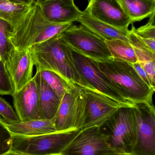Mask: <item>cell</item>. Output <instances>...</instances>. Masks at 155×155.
Here are the masks:
<instances>
[{"instance_id": "obj_5", "label": "cell", "mask_w": 155, "mask_h": 155, "mask_svg": "<svg viewBox=\"0 0 155 155\" xmlns=\"http://www.w3.org/2000/svg\"><path fill=\"white\" fill-rule=\"evenodd\" d=\"M79 131L69 130L31 137L12 135L11 151L24 155L61 154Z\"/></svg>"}, {"instance_id": "obj_13", "label": "cell", "mask_w": 155, "mask_h": 155, "mask_svg": "<svg viewBox=\"0 0 155 155\" xmlns=\"http://www.w3.org/2000/svg\"><path fill=\"white\" fill-rule=\"evenodd\" d=\"M84 12L94 19L121 30L133 23L119 0H90Z\"/></svg>"}, {"instance_id": "obj_31", "label": "cell", "mask_w": 155, "mask_h": 155, "mask_svg": "<svg viewBox=\"0 0 155 155\" xmlns=\"http://www.w3.org/2000/svg\"><path fill=\"white\" fill-rule=\"evenodd\" d=\"M2 155H24L22 154L19 153H16V152H12V151H10L7 153H5Z\"/></svg>"}, {"instance_id": "obj_18", "label": "cell", "mask_w": 155, "mask_h": 155, "mask_svg": "<svg viewBox=\"0 0 155 155\" xmlns=\"http://www.w3.org/2000/svg\"><path fill=\"white\" fill-rule=\"evenodd\" d=\"M77 21L86 27L92 32L105 40L115 39L128 42L127 36L129 30H121L89 16L84 11Z\"/></svg>"}, {"instance_id": "obj_34", "label": "cell", "mask_w": 155, "mask_h": 155, "mask_svg": "<svg viewBox=\"0 0 155 155\" xmlns=\"http://www.w3.org/2000/svg\"><path fill=\"white\" fill-rule=\"evenodd\" d=\"M61 155V154H56V155Z\"/></svg>"}, {"instance_id": "obj_7", "label": "cell", "mask_w": 155, "mask_h": 155, "mask_svg": "<svg viewBox=\"0 0 155 155\" xmlns=\"http://www.w3.org/2000/svg\"><path fill=\"white\" fill-rule=\"evenodd\" d=\"M72 51L73 59L78 71L96 91L110 97L122 106H133L134 103L121 94L115 85L100 70L95 61Z\"/></svg>"}, {"instance_id": "obj_14", "label": "cell", "mask_w": 155, "mask_h": 155, "mask_svg": "<svg viewBox=\"0 0 155 155\" xmlns=\"http://www.w3.org/2000/svg\"><path fill=\"white\" fill-rule=\"evenodd\" d=\"M12 96L14 107L20 121L42 119L38 85L35 75Z\"/></svg>"}, {"instance_id": "obj_17", "label": "cell", "mask_w": 155, "mask_h": 155, "mask_svg": "<svg viewBox=\"0 0 155 155\" xmlns=\"http://www.w3.org/2000/svg\"><path fill=\"white\" fill-rule=\"evenodd\" d=\"M38 85L39 104L42 119H54L61 103V98L42 78L35 73Z\"/></svg>"}, {"instance_id": "obj_30", "label": "cell", "mask_w": 155, "mask_h": 155, "mask_svg": "<svg viewBox=\"0 0 155 155\" xmlns=\"http://www.w3.org/2000/svg\"><path fill=\"white\" fill-rule=\"evenodd\" d=\"M12 2L21 5L30 6L33 3L34 0H9Z\"/></svg>"}, {"instance_id": "obj_27", "label": "cell", "mask_w": 155, "mask_h": 155, "mask_svg": "<svg viewBox=\"0 0 155 155\" xmlns=\"http://www.w3.org/2000/svg\"><path fill=\"white\" fill-rule=\"evenodd\" d=\"M8 26L9 24L7 22L0 19V57L2 62L10 45L7 40Z\"/></svg>"}, {"instance_id": "obj_16", "label": "cell", "mask_w": 155, "mask_h": 155, "mask_svg": "<svg viewBox=\"0 0 155 155\" xmlns=\"http://www.w3.org/2000/svg\"><path fill=\"white\" fill-rule=\"evenodd\" d=\"M5 124L11 134L15 135L35 136L57 132L54 119H37L12 123L5 122Z\"/></svg>"}, {"instance_id": "obj_22", "label": "cell", "mask_w": 155, "mask_h": 155, "mask_svg": "<svg viewBox=\"0 0 155 155\" xmlns=\"http://www.w3.org/2000/svg\"><path fill=\"white\" fill-rule=\"evenodd\" d=\"M40 75L49 86L62 99L64 94L72 88L64 80L56 74L49 71L39 72ZM75 88V87H74Z\"/></svg>"}, {"instance_id": "obj_33", "label": "cell", "mask_w": 155, "mask_h": 155, "mask_svg": "<svg viewBox=\"0 0 155 155\" xmlns=\"http://www.w3.org/2000/svg\"><path fill=\"white\" fill-rule=\"evenodd\" d=\"M107 155H126L124 154H122L118 153H112L109 154Z\"/></svg>"}, {"instance_id": "obj_1", "label": "cell", "mask_w": 155, "mask_h": 155, "mask_svg": "<svg viewBox=\"0 0 155 155\" xmlns=\"http://www.w3.org/2000/svg\"><path fill=\"white\" fill-rule=\"evenodd\" d=\"M30 50L36 73L49 71L60 76L72 88L79 86L96 91L78 71L72 49L59 35L32 46Z\"/></svg>"}, {"instance_id": "obj_24", "label": "cell", "mask_w": 155, "mask_h": 155, "mask_svg": "<svg viewBox=\"0 0 155 155\" xmlns=\"http://www.w3.org/2000/svg\"><path fill=\"white\" fill-rule=\"evenodd\" d=\"M12 136L6 127L4 120L0 116V155L11 151Z\"/></svg>"}, {"instance_id": "obj_8", "label": "cell", "mask_w": 155, "mask_h": 155, "mask_svg": "<svg viewBox=\"0 0 155 155\" xmlns=\"http://www.w3.org/2000/svg\"><path fill=\"white\" fill-rule=\"evenodd\" d=\"M136 139L131 155H155V109L153 103L137 102L132 107Z\"/></svg>"}, {"instance_id": "obj_6", "label": "cell", "mask_w": 155, "mask_h": 155, "mask_svg": "<svg viewBox=\"0 0 155 155\" xmlns=\"http://www.w3.org/2000/svg\"><path fill=\"white\" fill-rule=\"evenodd\" d=\"M72 50L97 61L112 58L105 41L81 25H72L59 35Z\"/></svg>"}, {"instance_id": "obj_11", "label": "cell", "mask_w": 155, "mask_h": 155, "mask_svg": "<svg viewBox=\"0 0 155 155\" xmlns=\"http://www.w3.org/2000/svg\"><path fill=\"white\" fill-rule=\"evenodd\" d=\"M85 95V110L80 130L94 127H100L120 107V104L93 90L84 89Z\"/></svg>"}, {"instance_id": "obj_3", "label": "cell", "mask_w": 155, "mask_h": 155, "mask_svg": "<svg viewBox=\"0 0 155 155\" xmlns=\"http://www.w3.org/2000/svg\"><path fill=\"white\" fill-rule=\"evenodd\" d=\"M96 62L100 70L126 99L134 104L140 102L153 103L155 90L145 83L131 64L113 58Z\"/></svg>"}, {"instance_id": "obj_32", "label": "cell", "mask_w": 155, "mask_h": 155, "mask_svg": "<svg viewBox=\"0 0 155 155\" xmlns=\"http://www.w3.org/2000/svg\"><path fill=\"white\" fill-rule=\"evenodd\" d=\"M46 1H48V0H34L33 3L40 5Z\"/></svg>"}, {"instance_id": "obj_23", "label": "cell", "mask_w": 155, "mask_h": 155, "mask_svg": "<svg viewBox=\"0 0 155 155\" xmlns=\"http://www.w3.org/2000/svg\"><path fill=\"white\" fill-rule=\"evenodd\" d=\"M131 31L140 39L155 40V13L150 16L147 24L137 29L132 25Z\"/></svg>"}, {"instance_id": "obj_4", "label": "cell", "mask_w": 155, "mask_h": 155, "mask_svg": "<svg viewBox=\"0 0 155 155\" xmlns=\"http://www.w3.org/2000/svg\"><path fill=\"white\" fill-rule=\"evenodd\" d=\"M112 150L118 153L131 154L136 142V129L133 108L120 107L100 127Z\"/></svg>"}, {"instance_id": "obj_28", "label": "cell", "mask_w": 155, "mask_h": 155, "mask_svg": "<svg viewBox=\"0 0 155 155\" xmlns=\"http://www.w3.org/2000/svg\"><path fill=\"white\" fill-rule=\"evenodd\" d=\"M139 63L146 72L150 79L151 85L155 89V61H151L143 63Z\"/></svg>"}, {"instance_id": "obj_29", "label": "cell", "mask_w": 155, "mask_h": 155, "mask_svg": "<svg viewBox=\"0 0 155 155\" xmlns=\"http://www.w3.org/2000/svg\"><path fill=\"white\" fill-rule=\"evenodd\" d=\"M133 65V67L134 68L135 71H136V72L138 74V75L140 76V77L142 78V79L144 81L145 83L151 88L154 89L152 87L151 85V82H150V79H149V77L147 74L146 72L145 71L144 69L143 68V66L141 65V64L138 62V61L135 63L132 64Z\"/></svg>"}, {"instance_id": "obj_20", "label": "cell", "mask_w": 155, "mask_h": 155, "mask_svg": "<svg viewBox=\"0 0 155 155\" xmlns=\"http://www.w3.org/2000/svg\"><path fill=\"white\" fill-rule=\"evenodd\" d=\"M105 41L112 58L131 64L137 61L134 49L129 42L119 39Z\"/></svg>"}, {"instance_id": "obj_25", "label": "cell", "mask_w": 155, "mask_h": 155, "mask_svg": "<svg viewBox=\"0 0 155 155\" xmlns=\"http://www.w3.org/2000/svg\"><path fill=\"white\" fill-rule=\"evenodd\" d=\"M0 115L6 123H16L20 121L12 107L2 97H0Z\"/></svg>"}, {"instance_id": "obj_26", "label": "cell", "mask_w": 155, "mask_h": 155, "mask_svg": "<svg viewBox=\"0 0 155 155\" xmlns=\"http://www.w3.org/2000/svg\"><path fill=\"white\" fill-rule=\"evenodd\" d=\"M14 93L3 62L0 60V95L12 96Z\"/></svg>"}, {"instance_id": "obj_10", "label": "cell", "mask_w": 155, "mask_h": 155, "mask_svg": "<svg viewBox=\"0 0 155 155\" xmlns=\"http://www.w3.org/2000/svg\"><path fill=\"white\" fill-rule=\"evenodd\" d=\"M114 152L100 127L80 130L61 153V155H107Z\"/></svg>"}, {"instance_id": "obj_36", "label": "cell", "mask_w": 155, "mask_h": 155, "mask_svg": "<svg viewBox=\"0 0 155 155\" xmlns=\"http://www.w3.org/2000/svg\"></svg>"}, {"instance_id": "obj_2", "label": "cell", "mask_w": 155, "mask_h": 155, "mask_svg": "<svg viewBox=\"0 0 155 155\" xmlns=\"http://www.w3.org/2000/svg\"><path fill=\"white\" fill-rule=\"evenodd\" d=\"M72 25L48 21L44 17L40 5L33 3L12 24H9L7 40L18 51L27 50L58 35Z\"/></svg>"}, {"instance_id": "obj_35", "label": "cell", "mask_w": 155, "mask_h": 155, "mask_svg": "<svg viewBox=\"0 0 155 155\" xmlns=\"http://www.w3.org/2000/svg\"><path fill=\"white\" fill-rule=\"evenodd\" d=\"M0 60H1V57H0Z\"/></svg>"}, {"instance_id": "obj_15", "label": "cell", "mask_w": 155, "mask_h": 155, "mask_svg": "<svg viewBox=\"0 0 155 155\" xmlns=\"http://www.w3.org/2000/svg\"><path fill=\"white\" fill-rule=\"evenodd\" d=\"M39 5L44 17L54 23H72L83 13L74 0H48Z\"/></svg>"}, {"instance_id": "obj_19", "label": "cell", "mask_w": 155, "mask_h": 155, "mask_svg": "<svg viewBox=\"0 0 155 155\" xmlns=\"http://www.w3.org/2000/svg\"><path fill=\"white\" fill-rule=\"evenodd\" d=\"M132 22L150 17L155 12V0H119Z\"/></svg>"}, {"instance_id": "obj_12", "label": "cell", "mask_w": 155, "mask_h": 155, "mask_svg": "<svg viewBox=\"0 0 155 155\" xmlns=\"http://www.w3.org/2000/svg\"><path fill=\"white\" fill-rule=\"evenodd\" d=\"M3 62L14 93L21 90L33 77L34 65L30 49L18 51L10 44Z\"/></svg>"}, {"instance_id": "obj_21", "label": "cell", "mask_w": 155, "mask_h": 155, "mask_svg": "<svg viewBox=\"0 0 155 155\" xmlns=\"http://www.w3.org/2000/svg\"><path fill=\"white\" fill-rule=\"evenodd\" d=\"M30 6L16 4L9 0H0V19L12 24Z\"/></svg>"}, {"instance_id": "obj_9", "label": "cell", "mask_w": 155, "mask_h": 155, "mask_svg": "<svg viewBox=\"0 0 155 155\" xmlns=\"http://www.w3.org/2000/svg\"><path fill=\"white\" fill-rule=\"evenodd\" d=\"M85 95L84 89L79 86L66 92L54 118L57 132L80 130L85 110Z\"/></svg>"}]
</instances>
